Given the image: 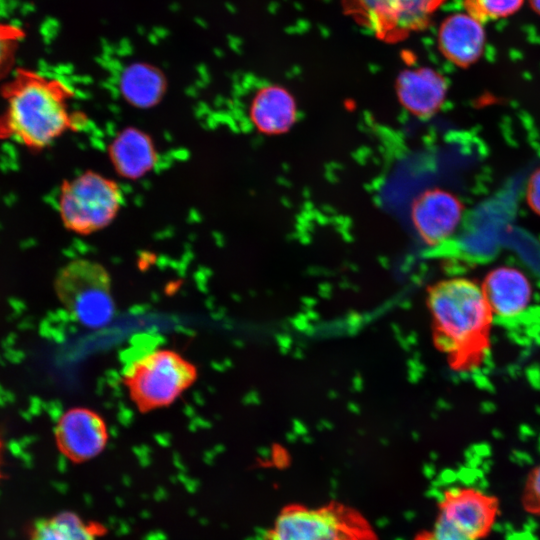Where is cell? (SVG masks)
Returning <instances> with one entry per match:
<instances>
[{
  "label": "cell",
  "mask_w": 540,
  "mask_h": 540,
  "mask_svg": "<svg viewBox=\"0 0 540 540\" xmlns=\"http://www.w3.org/2000/svg\"><path fill=\"white\" fill-rule=\"evenodd\" d=\"M435 347L455 372H473L485 362L492 347L494 314L474 280H440L427 290Z\"/></svg>",
  "instance_id": "1"
},
{
  "label": "cell",
  "mask_w": 540,
  "mask_h": 540,
  "mask_svg": "<svg viewBox=\"0 0 540 540\" xmlns=\"http://www.w3.org/2000/svg\"><path fill=\"white\" fill-rule=\"evenodd\" d=\"M7 107L0 116V137L18 140L41 149L50 145L72 125L68 88L28 70H18L4 86Z\"/></svg>",
  "instance_id": "2"
},
{
  "label": "cell",
  "mask_w": 540,
  "mask_h": 540,
  "mask_svg": "<svg viewBox=\"0 0 540 540\" xmlns=\"http://www.w3.org/2000/svg\"><path fill=\"white\" fill-rule=\"evenodd\" d=\"M264 540H379L369 520L338 501L321 505L291 503L276 515Z\"/></svg>",
  "instance_id": "3"
},
{
  "label": "cell",
  "mask_w": 540,
  "mask_h": 540,
  "mask_svg": "<svg viewBox=\"0 0 540 540\" xmlns=\"http://www.w3.org/2000/svg\"><path fill=\"white\" fill-rule=\"evenodd\" d=\"M197 376L196 366L179 353L157 349L131 361L123 383L136 408L145 413L171 405Z\"/></svg>",
  "instance_id": "4"
},
{
  "label": "cell",
  "mask_w": 540,
  "mask_h": 540,
  "mask_svg": "<svg viewBox=\"0 0 540 540\" xmlns=\"http://www.w3.org/2000/svg\"><path fill=\"white\" fill-rule=\"evenodd\" d=\"M56 293L66 312L88 328L106 326L113 318L115 304L107 269L88 259H74L59 270Z\"/></svg>",
  "instance_id": "5"
},
{
  "label": "cell",
  "mask_w": 540,
  "mask_h": 540,
  "mask_svg": "<svg viewBox=\"0 0 540 540\" xmlns=\"http://www.w3.org/2000/svg\"><path fill=\"white\" fill-rule=\"evenodd\" d=\"M123 204L116 182L96 172L66 181L59 195V213L65 227L87 235L108 226Z\"/></svg>",
  "instance_id": "6"
},
{
  "label": "cell",
  "mask_w": 540,
  "mask_h": 540,
  "mask_svg": "<svg viewBox=\"0 0 540 540\" xmlns=\"http://www.w3.org/2000/svg\"><path fill=\"white\" fill-rule=\"evenodd\" d=\"M445 0H344L345 11L386 42L425 29Z\"/></svg>",
  "instance_id": "7"
},
{
  "label": "cell",
  "mask_w": 540,
  "mask_h": 540,
  "mask_svg": "<svg viewBox=\"0 0 540 540\" xmlns=\"http://www.w3.org/2000/svg\"><path fill=\"white\" fill-rule=\"evenodd\" d=\"M499 516L498 500L478 488L454 486L446 489L438 503L436 518L470 540H481Z\"/></svg>",
  "instance_id": "8"
},
{
  "label": "cell",
  "mask_w": 540,
  "mask_h": 540,
  "mask_svg": "<svg viewBox=\"0 0 540 540\" xmlns=\"http://www.w3.org/2000/svg\"><path fill=\"white\" fill-rule=\"evenodd\" d=\"M54 433L61 453L76 463L96 458L105 449L109 438L103 417L83 407L63 412L56 421Z\"/></svg>",
  "instance_id": "9"
},
{
  "label": "cell",
  "mask_w": 540,
  "mask_h": 540,
  "mask_svg": "<svg viewBox=\"0 0 540 540\" xmlns=\"http://www.w3.org/2000/svg\"><path fill=\"white\" fill-rule=\"evenodd\" d=\"M463 211L457 196L435 188L425 191L414 201L412 222L420 238L427 245L436 246L455 232Z\"/></svg>",
  "instance_id": "10"
},
{
  "label": "cell",
  "mask_w": 540,
  "mask_h": 540,
  "mask_svg": "<svg viewBox=\"0 0 540 540\" xmlns=\"http://www.w3.org/2000/svg\"><path fill=\"white\" fill-rule=\"evenodd\" d=\"M480 286L493 314L502 319H514L532 304L533 284L517 267L491 269Z\"/></svg>",
  "instance_id": "11"
},
{
  "label": "cell",
  "mask_w": 540,
  "mask_h": 540,
  "mask_svg": "<svg viewBox=\"0 0 540 540\" xmlns=\"http://www.w3.org/2000/svg\"><path fill=\"white\" fill-rule=\"evenodd\" d=\"M483 22L469 13H455L447 17L438 31V47L442 55L458 67L476 63L485 47Z\"/></svg>",
  "instance_id": "12"
},
{
  "label": "cell",
  "mask_w": 540,
  "mask_h": 540,
  "mask_svg": "<svg viewBox=\"0 0 540 540\" xmlns=\"http://www.w3.org/2000/svg\"><path fill=\"white\" fill-rule=\"evenodd\" d=\"M447 81L432 68L422 67L403 71L396 82L399 101L417 117L428 118L443 105Z\"/></svg>",
  "instance_id": "13"
},
{
  "label": "cell",
  "mask_w": 540,
  "mask_h": 540,
  "mask_svg": "<svg viewBox=\"0 0 540 540\" xmlns=\"http://www.w3.org/2000/svg\"><path fill=\"white\" fill-rule=\"evenodd\" d=\"M250 117L260 132L283 133L295 121L296 104L286 89L277 85H268L254 95L250 106Z\"/></svg>",
  "instance_id": "14"
},
{
  "label": "cell",
  "mask_w": 540,
  "mask_h": 540,
  "mask_svg": "<svg viewBox=\"0 0 540 540\" xmlns=\"http://www.w3.org/2000/svg\"><path fill=\"white\" fill-rule=\"evenodd\" d=\"M109 153L117 172L127 178L142 176L156 162L155 148L148 135L133 128L118 134Z\"/></svg>",
  "instance_id": "15"
},
{
  "label": "cell",
  "mask_w": 540,
  "mask_h": 540,
  "mask_svg": "<svg viewBox=\"0 0 540 540\" xmlns=\"http://www.w3.org/2000/svg\"><path fill=\"white\" fill-rule=\"evenodd\" d=\"M120 87L127 101L134 106L147 108L161 99L165 80L156 67L136 62L124 68L120 77Z\"/></svg>",
  "instance_id": "16"
},
{
  "label": "cell",
  "mask_w": 540,
  "mask_h": 540,
  "mask_svg": "<svg viewBox=\"0 0 540 540\" xmlns=\"http://www.w3.org/2000/svg\"><path fill=\"white\" fill-rule=\"evenodd\" d=\"M102 533L101 525L63 511L38 523L31 540H98Z\"/></svg>",
  "instance_id": "17"
},
{
  "label": "cell",
  "mask_w": 540,
  "mask_h": 540,
  "mask_svg": "<svg viewBox=\"0 0 540 540\" xmlns=\"http://www.w3.org/2000/svg\"><path fill=\"white\" fill-rule=\"evenodd\" d=\"M523 0H465L466 12L481 22L512 15L522 6Z\"/></svg>",
  "instance_id": "18"
},
{
  "label": "cell",
  "mask_w": 540,
  "mask_h": 540,
  "mask_svg": "<svg viewBox=\"0 0 540 540\" xmlns=\"http://www.w3.org/2000/svg\"><path fill=\"white\" fill-rule=\"evenodd\" d=\"M23 38L24 33L19 27L0 22V75L11 66L15 51Z\"/></svg>",
  "instance_id": "19"
},
{
  "label": "cell",
  "mask_w": 540,
  "mask_h": 540,
  "mask_svg": "<svg viewBox=\"0 0 540 540\" xmlns=\"http://www.w3.org/2000/svg\"><path fill=\"white\" fill-rule=\"evenodd\" d=\"M414 540H470L442 520L435 518L432 526L419 532Z\"/></svg>",
  "instance_id": "20"
},
{
  "label": "cell",
  "mask_w": 540,
  "mask_h": 540,
  "mask_svg": "<svg viewBox=\"0 0 540 540\" xmlns=\"http://www.w3.org/2000/svg\"><path fill=\"white\" fill-rule=\"evenodd\" d=\"M525 500L528 508L540 512V465L533 469L528 478L525 488Z\"/></svg>",
  "instance_id": "21"
},
{
  "label": "cell",
  "mask_w": 540,
  "mask_h": 540,
  "mask_svg": "<svg viewBox=\"0 0 540 540\" xmlns=\"http://www.w3.org/2000/svg\"><path fill=\"white\" fill-rule=\"evenodd\" d=\"M525 197L530 209L540 216V167L529 177Z\"/></svg>",
  "instance_id": "22"
},
{
  "label": "cell",
  "mask_w": 540,
  "mask_h": 540,
  "mask_svg": "<svg viewBox=\"0 0 540 540\" xmlns=\"http://www.w3.org/2000/svg\"><path fill=\"white\" fill-rule=\"evenodd\" d=\"M3 357L6 358L8 361L17 364L24 359L25 354L21 350H17L13 347L6 349Z\"/></svg>",
  "instance_id": "23"
},
{
  "label": "cell",
  "mask_w": 540,
  "mask_h": 540,
  "mask_svg": "<svg viewBox=\"0 0 540 540\" xmlns=\"http://www.w3.org/2000/svg\"><path fill=\"white\" fill-rule=\"evenodd\" d=\"M9 304L13 308L14 314L19 315L26 309L25 303L22 300L17 299V298H11L9 300Z\"/></svg>",
  "instance_id": "24"
},
{
  "label": "cell",
  "mask_w": 540,
  "mask_h": 540,
  "mask_svg": "<svg viewBox=\"0 0 540 540\" xmlns=\"http://www.w3.org/2000/svg\"><path fill=\"white\" fill-rule=\"evenodd\" d=\"M16 342V335L14 333L9 334L3 342V346L6 349L13 348Z\"/></svg>",
  "instance_id": "25"
},
{
  "label": "cell",
  "mask_w": 540,
  "mask_h": 540,
  "mask_svg": "<svg viewBox=\"0 0 540 540\" xmlns=\"http://www.w3.org/2000/svg\"><path fill=\"white\" fill-rule=\"evenodd\" d=\"M529 2L533 10L540 14V0H529Z\"/></svg>",
  "instance_id": "26"
},
{
  "label": "cell",
  "mask_w": 540,
  "mask_h": 540,
  "mask_svg": "<svg viewBox=\"0 0 540 540\" xmlns=\"http://www.w3.org/2000/svg\"><path fill=\"white\" fill-rule=\"evenodd\" d=\"M6 404L5 400L0 395V407L4 406Z\"/></svg>",
  "instance_id": "27"
}]
</instances>
